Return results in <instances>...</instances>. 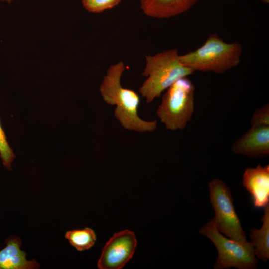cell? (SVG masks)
I'll return each instance as SVG.
<instances>
[{"mask_svg": "<svg viewBox=\"0 0 269 269\" xmlns=\"http://www.w3.org/2000/svg\"><path fill=\"white\" fill-rule=\"evenodd\" d=\"M124 70L122 61L109 66L100 86L101 95L107 104L116 106L114 116L125 129L141 133L153 132L157 128V120L147 121L140 118L138 114L140 101L138 94L121 85Z\"/></svg>", "mask_w": 269, "mask_h": 269, "instance_id": "6da1fadb", "label": "cell"}, {"mask_svg": "<svg viewBox=\"0 0 269 269\" xmlns=\"http://www.w3.org/2000/svg\"><path fill=\"white\" fill-rule=\"evenodd\" d=\"M142 75L148 77L139 92L147 103L160 97L162 92L180 78L194 72L180 61L177 49H170L153 56L146 55Z\"/></svg>", "mask_w": 269, "mask_h": 269, "instance_id": "7a4b0ae2", "label": "cell"}, {"mask_svg": "<svg viewBox=\"0 0 269 269\" xmlns=\"http://www.w3.org/2000/svg\"><path fill=\"white\" fill-rule=\"evenodd\" d=\"M242 48L239 42H224L217 34H210L195 51L180 55L181 62L192 70L223 73L240 62Z\"/></svg>", "mask_w": 269, "mask_h": 269, "instance_id": "3957f363", "label": "cell"}, {"mask_svg": "<svg viewBox=\"0 0 269 269\" xmlns=\"http://www.w3.org/2000/svg\"><path fill=\"white\" fill-rule=\"evenodd\" d=\"M195 90L187 77L179 79L167 89L156 110L167 129L174 131L186 127L194 111Z\"/></svg>", "mask_w": 269, "mask_h": 269, "instance_id": "277c9868", "label": "cell"}, {"mask_svg": "<svg viewBox=\"0 0 269 269\" xmlns=\"http://www.w3.org/2000/svg\"><path fill=\"white\" fill-rule=\"evenodd\" d=\"M202 235L209 238L218 251V257L214 265L215 269H254L258 267L253 245L247 241L244 244L223 235L212 220L199 229Z\"/></svg>", "mask_w": 269, "mask_h": 269, "instance_id": "5b68a950", "label": "cell"}, {"mask_svg": "<svg viewBox=\"0 0 269 269\" xmlns=\"http://www.w3.org/2000/svg\"><path fill=\"white\" fill-rule=\"evenodd\" d=\"M210 199L215 216L211 220L224 236L244 244L246 237L235 211L230 188L221 180L215 178L208 183Z\"/></svg>", "mask_w": 269, "mask_h": 269, "instance_id": "8992f818", "label": "cell"}, {"mask_svg": "<svg viewBox=\"0 0 269 269\" xmlns=\"http://www.w3.org/2000/svg\"><path fill=\"white\" fill-rule=\"evenodd\" d=\"M134 232L125 230L116 233L102 249L97 266L100 269H120L132 258L137 246Z\"/></svg>", "mask_w": 269, "mask_h": 269, "instance_id": "52a82bcc", "label": "cell"}, {"mask_svg": "<svg viewBox=\"0 0 269 269\" xmlns=\"http://www.w3.org/2000/svg\"><path fill=\"white\" fill-rule=\"evenodd\" d=\"M235 154L249 157L269 155V125H251L250 128L231 146Z\"/></svg>", "mask_w": 269, "mask_h": 269, "instance_id": "ba28073f", "label": "cell"}, {"mask_svg": "<svg viewBox=\"0 0 269 269\" xmlns=\"http://www.w3.org/2000/svg\"><path fill=\"white\" fill-rule=\"evenodd\" d=\"M242 184L252 195L255 208H263L269 204V165L247 168L243 175Z\"/></svg>", "mask_w": 269, "mask_h": 269, "instance_id": "9c48e42d", "label": "cell"}, {"mask_svg": "<svg viewBox=\"0 0 269 269\" xmlns=\"http://www.w3.org/2000/svg\"><path fill=\"white\" fill-rule=\"evenodd\" d=\"M6 246L0 250V269H39L34 260L26 259V253L20 249L22 241L19 237L12 235L7 238Z\"/></svg>", "mask_w": 269, "mask_h": 269, "instance_id": "30bf717a", "label": "cell"}, {"mask_svg": "<svg viewBox=\"0 0 269 269\" xmlns=\"http://www.w3.org/2000/svg\"><path fill=\"white\" fill-rule=\"evenodd\" d=\"M198 0H140L141 7L146 15L167 18L188 11Z\"/></svg>", "mask_w": 269, "mask_h": 269, "instance_id": "8fae6325", "label": "cell"}, {"mask_svg": "<svg viewBox=\"0 0 269 269\" xmlns=\"http://www.w3.org/2000/svg\"><path fill=\"white\" fill-rule=\"evenodd\" d=\"M261 219L263 224L259 229L250 230L249 237L254 246L255 256L263 262L269 259V204L264 208Z\"/></svg>", "mask_w": 269, "mask_h": 269, "instance_id": "7c38bea8", "label": "cell"}, {"mask_svg": "<svg viewBox=\"0 0 269 269\" xmlns=\"http://www.w3.org/2000/svg\"><path fill=\"white\" fill-rule=\"evenodd\" d=\"M65 238L69 241L71 246L79 252L91 248L95 245L96 241L94 231L88 227L68 231L65 235Z\"/></svg>", "mask_w": 269, "mask_h": 269, "instance_id": "4fadbf2b", "label": "cell"}, {"mask_svg": "<svg viewBox=\"0 0 269 269\" xmlns=\"http://www.w3.org/2000/svg\"><path fill=\"white\" fill-rule=\"evenodd\" d=\"M0 157L4 166L9 170H11V165L15 157L12 149L10 147L4 130L0 122Z\"/></svg>", "mask_w": 269, "mask_h": 269, "instance_id": "5bb4252c", "label": "cell"}, {"mask_svg": "<svg viewBox=\"0 0 269 269\" xmlns=\"http://www.w3.org/2000/svg\"><path fill=\"white\" fill-rule=\"evenodd\" d=\"M122 0H82L83 7L89 12L98 13L111 9Z\"/></svg>", "mask_w": 269, "mask_h": 269, "instance_id": "9a60e30c", "label": "cell"}, {"mask_svg": "<svg viewBox=\"0 0 269 269\" xmlns=\"http://www.w3.org/2000/svg\"><path fill=\"white\" fill-rule=\"evenodd\" d=\"M251 125H269V105L266 104L257 109L251 118Z\"/></svg>", "mask_w": 269, "mask_h": 269, "instance_id": "2e32d148", "label": "cell"}, {"mask_svg": "<svg viewBox=\"0 0 269 269\" xmlns=\"http://www.w3.org/2000/svg\"><path fill=\"white\" fill-rule=\"evenodd\" d=\"M13 0H0L1 1H6L8 3L10 4L12 1Z\"/></svg>", "mask_w": 269, "mask_h": 269, "instance_id": "e0dca14e", "label": "cell"}, {"mask_svg": "<svg viewBox=\"0 0 269 269\" xmlns=\"http://www.w3.org/2000/svg\"><path fill=\"white\" fill-rule=\"evenodd\" d=\"M261 1L264 3L268 4L269 0H261Z\"/></svg>", "mask_w": 269, "mask_h": 269, "instance_id": "ac0fdd59", "label": "cell"}]
</instances>
